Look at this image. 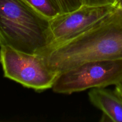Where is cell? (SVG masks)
<instances>
[{"label":"cell","mask_w":122,"mask_h":122,"mask_svg":"<svg viewBox=\"0 0 122 122\" xmlns=\"http://www.w3.org/2000/svg\"><path fill=\"white\" fill-rule=\"evenodd\" d=\"M0 63L6 78L36 92L52 88L60 72L47 64L41 54H29L1 46Z\"/></svg>","instance_id":"cell-3"},{"label":"cell","mask_w":122,"mask_h":122,"mask_svg":"<svg viewBox=\"0 0 122 122\" xmlns=\"http://www.w3.org/2000/svg\"><path fill=\"white\" fill-rule=\"evenodd\" d=\"M51 44L50 19L25 0H0V46L42 54Z\"/></svg>","instance_id":"cell-2"},{"label":"cell","mask_w":122,"mask_h":122,"mask_svg":"<svg viewBox=\"0 0 122 122\" xmlns=\"http://www.w3.org/2000/svg\"><path fill=\"white\" fill-rule=\"evenodd\" d=\"M58 8L61 14L70 13L83 5L82 0H51Z\"/></svg>","instance_id":"cell-8"},{"label":"cell","mask_w":122,"mask_h":122,"mask_svg":"<svg viewBox=\"0 0 122 122\" xmlns=\"http://www.w3.org/2000/svg\"><path fill=\"white\" fill-rule=\"evenodd\" d=\"M83 5L89 6L117 5L118 0H82Z\"/></svg>","instance_id":"cell-9"},{"label":"cell","mask_w":122,"mask_h":122,"mask_svg":"<svg viewBox=\"0 0 122 122\" xmlns=\"http://www.w3.org/2000/svg\"><path fill=\"white\" fill-rule=\"evenodd\" d=\"M88 96L91 102L102 111L104 119L122 122V98L115 91L104 88H92Z\"/></svg>","instance_id":"cell-6"},{"label":"cell","mask_w":122,"mask_h":122,"mask_svg":"<svg viewBox=\"0 0 122 122\" xmlns=\"http://www.w3.org/2000/svg\"><path fill=\"white\" fill-rule=\"evenodd\" d=\"M50 67L58 72L86 62L122 58V7L83 33L50 46L43 53Z\"/></svg>","instance_id":"cell-1"},{"label":"cell","mask_w":122,"mask_h":122,"mask_svg":"<svg viewBox=\"0 0 122 122\" xmlns=\"http://www.w3.org/2000/svg\"><path fill=\"white\" fill-rule=\"evenodd\" d=\"M114 91H115V92L118 94V95H120V96L122 98V81L116 85Z\"/></svg>","instance_id":"cell-10"},{"label":"cell","mask_w":122,"mask_h":122,"mask_svg":"<svg viewBox=\"0 0 122 122\" xmlns=\"http://www.w3.org/2000/svg\"><path fill=\"white\" fill-rule=\"evenodd\" d=\"M119 1V4L122 7V0H118Z\"/></svg>","instance_id":"cell-11"},{"label":"cell","mask_w":122,"mask_h":122,"mask_svg":"<svg viewBox=\"0 0 122 122\" xmlns=\"http://www.w3.org/2000/svg\"><path fill=\"white\" fill-rule=\"evenodd\" d=\"M117 5H83L76 10L59 14L50 20L52 35V44L50 46L66 41L83 33L112 13Z\"/></svg>","instance_id":"cell-5"},{"label":"cell","mask_w":122,"mask_h":122,"mask_svg":"<svg viewBox=\"0 0 122 122\" xmlns=\"http://www.w3.org/2000/svg\"><path fill=\"white\" fill-rule=\"evenodd\" d=\"M40 14L50 20L61 14L60 11L51 0H25Z\"/></svg>","instance_id":"cell-7"},{"label":"cell","mask_w":122,"mask_h":122,"mask_svg":"<svg viewBox=\"0 0 122 122\" xmlns=\"http://www.w3.org/2000/svg\"><path fill=\"white\" fill-rule=\"evenodd\" d=\"M122 81V58L91 61L60 73L51 89L57 94H71Z\"/></svg>","instance_id":"cell-4"}]
</instances>
